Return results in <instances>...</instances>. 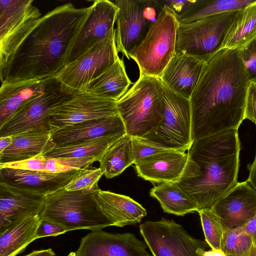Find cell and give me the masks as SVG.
Listing matches in <instances>:
<instances>
[{
  "instance_id": "ee69618b",
  "label": "cell",
  "mask_w": 256,
  "mask_h": 256,
  "mask_svg": "<svg viewBox=\"0 0 256 256\" xmlns=\"http://www.w3.org/2000/svg\"><path fill=\"white\" fill-rule=\"evenodd\" d=\"M249 176L246 182L256 192V154L253 162L248 166Z\"/></svg>"
},
{
  "instance_id": "d6986e66",
  "label": "cell",
  "mask_w": 256,
  "mask_h": 256,
  "mask_svg": "<svg viewBox=\"0 0 256 256\" xmlns=\"http://www.w3.org/2000/svg\"><path fill=\"white\" fill-rule=\"evenodd\" d=\"M118 134H126V132L124 123L117 114L56 130L51 132V138L56 147H64Z\"/></svg>"
},
{
  "instance_id": "e0dca14e",
  "label": "cell",
  "mask_w": 256,
  "mask_h": 256,
  "mask_svg": "<svg viewBox=\"0 0 256 256\" xmlns=\"http://www.w3.org/2000/svg\"><path fill=\"white\" fill-rule=\"evenodd\" d=\"M46 196L0 182V234L18 221L40 215Z\"/></svg>"
},
{
  "instance_id": "277c9868",
  "label": "cell",
  "mask_w": 256,
  "mask_h": 256,
  "mask_svg": "<svg viewBox=\"0 0 256 256\" xmlns=\"http://www.w3.org/2000/svg\"><path fill=\"white\" fill-rule=\"evenodd\" d=\"M162 82L160 78L140 75L116 102L126 134L143 137L154 132L164 118Z\"/></svg>"
},
{
  "instance_id": "f6af8a7d",
  "label": "cell",
  "mask_w": 256,
  "mask_h": 256,
  "mask_svg": "<svg viewBox=\"0 0 256 256\" xmlns=\"http://www.w3.org/2000/svg\"><path fill=\"white\" fill-rule=\"evenodd\" d=\"M198 253L202 256H227L221 249H212L206 251L205 248H200Z\"/></svg>"
},
{
  "instance_id": "7dc6e473",
  "label": "cell",
  "mask_w": 256,
  "mask_h": 256,
  "mask_svg": "<svg viewBox=\"0 0 256 256\" xmlns=\"http://www.w3.org/2000/svg\"><path fill=\"white\" fill-rule=\"evenodd\" d=\"M13 138V136H7L0 138V153L12 144Z\"/></svg>"
},
{
  "instance_id": "9c48e42d",
  "label": "cell",
  "mask_w": 256,
  "mask_h": 256,
  "mask_svg": "<svg viewBox=\"0 0 256 256\" xmlns=\"http://www.w3.org/2000/svg\"><path fill=\"white\" fill-rule=\"evenodd\" d=\"M116 28L106 38L72 62L55 76L61 89L69 94L84 92L91 80L100 76L118 58Z\"/></svg>"
},
{
  "instance_id": "7c38bea8",
  "label": "cell",
  "mask_w": 256,
  "mask_h": 256,
  "mask_svg": "<svg viewBox=\"0 0 256 256\" xmlns=\"http://www.w3.org/2000/svg\"><path fill=\"white\" fill-rule=\"evenodd\" d=\"M118 114L116 102L86 92L74 94L50 116L51 132L86 120Z\"/></svg>"
},
{
  "instance_id": "603a6c76",
  "label": "cell",
  "mask_w": 256,
  "mask_h": 256,
  "mask_svg": "<svg viewBox=\"0 0 256 256\" xmlns=\"http://www.w3.org/2000/svg\"><path fill=\"white\" fill-rule=\"evenodd\" d=\"M52 78L2 82L0 88V125L20 107L42 94Z\"/></svg>"
},
{
  "instance_id": "f546056e",
  "label": "cell",
  "mask_w": 256,
  "mask_h": 256,
  "mask_svg": "<svg viewBox=\"0 0 256 256\" xmlns=\"http://www.w3.org/2000/svg\"><path fill=\"white\" fill-rule=\"evenodd\" d=\"M125 134L108 136L73 146L55 147L46 154L44 156L54 158L88 157L101 158L106 151Z\"/></svg>"
},
{
  "instance_id": "6da1fadb",
  "label": "cell",
  "mask_w": 256,
  "mask_h": 256,
  "mask_svg": "<svg viewBox=\"0 0 256 256\" xmlns=\"http://www.w3.org/2000/svg\"><path fill=\"white\" fill-rule=\"evenodd\" d=\"M249 84L238 48L222 50L206 63L190 99L194 141L238 130Z\"/></svg>"
},
{
  "instance_id": "83f0119b",
  "label": "cell",
  "mask_w": 256,
  "mask_h": 256,
  "mask_svg": "<svg viewBox=\"0 0 256 256\" xmlns=\"http://www.w3.org/2000/svg\"><path fill=\"white\" fill-rule=\"evenodd\" d=\"M150 195L156 199L163 210L168 214L184 216L200 210L196 202L176 184H158L150 190Z\"/></svg>"
},
{
  "instance_id": "74e56055",
  "label": "cell",
  "mask_w": 256,
  "mask_h": 256,
  "mask_svg": "<svg viewBox=\"0 0 256 256\" xmlns=\"http://www.w3.org/2000/svg\"><path fill=\"white\" fill-rule=\"evenodd\" d=\"M46 158L44 155H40L24 160L0 164V168H7L46 172Z\"/></svg>"
},
{
  "instance_id": "d590c367",
  "label": "cell",
  "mask_w": 256,
  "mask_h": 256,
  "mask_svg": "<svg viewBox=\"0 0 256 256\" xmlns=\"http://www.w3.org/2000/svg\"><path fill=\"white\" fill-rule=\"evenodd\" d=\"M238 49L250 82L256 84V38Z\"/></svg>"
},
{
  "instance_id": "ffe728a7",
  "label": "cell",
  "mask_w": 256,
  "mask_h": 256,
  "mask_svg": "<svg viewBox=\"0 0 256 256\" xmlns=\"http://www.w3.org/2000/svg\"><path fill=\"white\" fill-rule=\"evenodd\" d=\"M80 170L74 169L62 172L52 173L0 168V182L46 196L64 188Z\"/></svg>"
},
{
  "instance_id": "52a82bcc",
  "label": "cell",
  "mask_w": 256,
  "mask_h": 256,
  "mask_svg": "<svg viewBox=\"0 0 256 256\" xmlns=\"http://www.w3.org/2000/svg\"><path fill=\"white\" fill-rule=\"evenodd\" d=\"M178 24L175 14L164 6L160 16L144 39L128 54L138 66L140 75L160 78L175 54Z\"/></svg>"
},
{
  "instance_id": "3957f363",
  "label": "cell",
  "mask_w": 256,
  "mask_h": 256,
  "mask_svg": "<svg viewBox=\"0 0 256 256\" xmlns=\"http://www.w3.org/2000/svg\"><path fill=\"white\" fill-rule=\"evenodd\" d=\"M240 150L236 130L194 140L188 150L194 162L190 172L176 184L200 210L211 208L238 182Z\"/></svg>"
},
{
  "instance_id": "1f68e13d",
  "label": "cell",
  "mask_w": 256,
  "mask_h": 256,
  "mask_svg": "<svg viewBox=\"0 0 256 256\" xmlns=\"http://www.w3.org/2000/svg\"><path fill=\"white\" fill-rule=\"evenodd\" d=\"M256 0H194L188 10L178 18L180 24H188L216 14L238 10Z\"/></svg>"
},
{
  "instance_id": "8992f818",
  "label": "cell",
  "mask_w": 256,
  "mask_h": 256,
  "mask_svg": "<svg viewBox=\"0 0 256 256\" xmlns=\"http://www.w3.org/2000/svg\"><path fill=\"white\" fill-rule=\"evenodd\" d=\"M239 10L216 14L188 24L179 23L175 52L208 62L222 50Z\"/></svg>"
},
{
  "instance_id": "bcb514c9",
  "label": "cell",
  "mask_w": 256,
  "mask_h": 256,
  "mask_svg": "<svg viewBox=\"0 0 256 256\" xmlns=\"http://www.w3.org/2000/svg\"><path fill=\"white\" fill-rule=\"evenodd\" d=\"M24 256H56L52 248L34 250Z\"/></svg>"
},
{
  "instance_id": "4fadbf2b",
  "label": "cell",
  "mask_w": 256,
  "mask_h": 256,
  "mask_svg": "<svg viewBox=\"0 0 256 256\" xmlns=\"http://www.w3.org/2000/svg\"><path fill=\"white\" fill-rule=\"evenodd\" d=\"M90 13L69 49L66 66L104 39L114 28L118 8L112 1L94 0Z\"/></svg>"
},
{
  "instance_id": "b9f144b4",
  "label": "cell",
  "mask_w": 256,
  "mask_h": 256,
  "mask_svg": "<svg viewBox=\"0 0 256 256\" xmlns=\"http://www.w3.org/2000/svg\"><path fill=\"white\" fill-rule=\"evenodd\" d=\"M160 1L163 6L168 8L178 18L188 10L194 0H160Z\"/></svg>"
},
{
  "instance_id": "d6a6232c",
  "label": "cell",
  "mask_w": 256,
  "mask_h": 256,
  "mask_svg": "<svg viewBox=\"0 0 256 256\" xmlns=\"http://www.w3.org/2000/svg\"><path fill=\"white\" fill-rule=\"evenodd\" d=\"M254 246L250 236L242 227L233 229H224L221 250L227 256L242 254Z\"/></svg>"
},
{
  "instance_id": "9a60e30c",
  "label": "cell",
  "mask_w": 256,
  "mask_h": 256,
  "mask_svg": "<svg viewBox=\"0 0 256 256\" xmlns=\"http://www.w3.org/2000/svg\"><path fill=\"white\" fill-rule=\"evenodd\" d=\"M138 176L152 184H177L188 176L193 161L188 153L166 150L136 160Z\"/></svg>"
},
{
  "instance_id": "484cf974",
  "label": "cell",
  "mask_w": 256,
  "mask_h": 256,
  "mask_svg": "<svg viewBox=\"0 0 256 256\" xmlns=\"http://www.w3.org/2000/svg\"><path fill=\"white\" fill-rule=\"evenodd\" d=\"M38 8L33 4L26 14L0 34V76L4 73L10 60L20 43L42 17Z\"/></svg>"
},
{
  "instance_id": "4dcf8cb0",
  "label": "cell",
  "mask_w": 256,
  "mask_h": 256,
  "mask_svg": "<svg viewBox=\"0 0 256 256\" xmlns=\"http://www.w3.org/2000/svg\"><path fill=\"white\" fill-rule=\"evenodd\" d=\"M99 162L108 178L120 175L134 164L131 136L126 134L119 139L106 151Z\"/></svg>"
},
{
  "instance_id": "8fae6325",
  "label": "cell",
  "mask_w": 256,
  "mask_h": 256,
  "mask_svg": "<svg viewBox=\"0 0 256 256\" xmlns=\"http://www.w3.org/2000/svg\"><path fill=\"white\" fill-rule=\"evenodd\" d=\"M139 228L153 256H202L198 250L206 247L204 242L192 236L172 220L146 221Z\"/></svg>"
},
{
  "instance_id": "ab89813d",
  "label": "cell",
  "mask_w": 256,
  "mask_h": 256,
  "mask_svg": "<svg viewBox=\"0 0 256 256\" xmlns=\"http://www.w3.org/2000/svg\"><path fill=\"white\" fill-rule=\"evenodd\" d=\"M244 119L256 124V84L250 82L246 95Z\"/></svg>"
},
{
  "instance_id": "cb8c5ba5",
  "label": "cell",
  "mask_w": 256,
  "mask_h": 256,
  "mask_svg": "<svg viewBox=\"0 0 256 256\" xmlns=\"http://www.w3.org/2000/svg\"><path fill=\"white\" fill-rule=\"evenodd\" d=\"M13 137L12 144L0 153V164L44 155L56 147L51 138V132H25Z\"/></svg>"
},
{
  "instance_id": "f1b7e54d",
  "label": "cell",
  "mask_w": 256,
  "mask_h": 256,
  "mask_svg": "<svg viewBox=\"0 0 256 256\" xmlns=\"http://www.w3.org/2000/svg\"><path fill=\"white\" fill-rule=\"evenodd\" d=\"M256 38V0L239 10L222 49L239 48Z\"/></svg>"
},
{
  "instance_id": "4316f807",
  "label": "cell",
  "mask_w": 256,
  "mask_h": 256,
  "mask_svg": "<svg viewBox=\"0 0 256 256\" xmlns=\"http://www.w3.org/2000/svg\"><path fill=\"white\" fill-rule=\"evenodd\" d=\"M41 220L37 215L18 221L0 234V256H16L36 240Z\"/></svg>"
},
{
  "instance_id": "ba28073f",
  "label": "cell",
  "mask_w": 256,
  "mask_h": 256,
  "mask_svg": "<svg viewBox=\"0 0 256 256\" xmlns=\"http://www.w3.org/2000/svg\"><path fill=\"white\" fill-rule=\"evenodd\" d=\"M162 85V122L142 138L166 150L185 152L194 142L190 100Z\"/></svg>"
},
{
  "instance_id": "7a4b0ae2",
  "label": "cell",
  "mask_w": 256,
  "mask_h": 256,
  "mask_svg": "<svg viewBox=\"0 0 256 256\" xmlns=\"http://www.w3.org/2000/svg\"><path fill=\"white\" fill-rule=\"evenodd\" d=\"M91 10L68 3L42 16L13 54L1 83L55 77Z\"/></svg>"
},
{
  "instance_id": "ac0fdd59",
  "label": "cell",
  "mask_w": 256,
  "mask_h": 256,
  "mask_svg": "<svg viewBox=\"0 0 256 256\" xmlns=\"http://www.w3.org/2000/svg\"><path fill=\"white\" fill-rule=\"evenodd\" d=\"M113 2L119 8L116 22L117 50L129 60L130 52L140 44L152 26L144 16L142 0Z\"/></svg>"
},
{
  "instance_id": "5b68a950",
  "label": "cell",
  "mask_w": 256,
  "mask_h": 256,
  "mask_svg": "<svg viewBox=\"0 0 256 256\" xmlns=\"http://www.w3.org/2000/svg\"><path fill=\"white\" fill-rule=\"evenodd\" d=\"M94 192L64 188L46 195L40 219L58 224L66 232L78 229L94 231L113 226L96 202Z\"/></svg>"
},
{
  "instance_id": "2e32d148",
  "label": "cell",
  "mask_w": 256,
  "mask_h": 256,
  "mask_svg": "<svg viewBox=\"0 0 256 256\" xmlns=\"http://www.w3.org/2000/svg\"><path fill=\"white\" fill-rule=\"evenodd\" d=\"M210 209L224 229L242 227L256 214V192L246 180L238 182Z\"/></svg>"
},
{
  "instance_id": "d4e9b609",
  "label": "cell",
  "mask_w": 256,
  "mask_h": 256,
  "mask_svg": "<svg viewBox=\"0 0 256 256\" xmlns=\"http://www.w3.org/2000/svg\"><path fill=\"white\" fill-rule=\"evenodd\" d=\"M132 84L124 60L119 58L100 76L91 80L84 92L117 102Z\"/></svg>"
},
{
  "instance_id": "44dd1931",
  "label": "cell",
  "mask_w": 256,
  "mask_h": 256,
  "mask_svg": "<svg viewBox=\"0 0 256 256\" xmlns=\"http://www.w3.org/2000/svg\"><path fill=\"white\" fill-rule=\"evenodd\" d=\"M206 62L194 56L175 52L160 79L172 91L190 99Z\"/></svg>"
},
{
  "instance_id": "c3c4849f",
  "label": "cell",
  "mask_w": 256,
  "mask_h": 256,
  "mask_svg": "<svg viewBox=\"0 0 256 256\" xmlns=\"http://www.w3.org/2000/svg\"><path fill=\"white\" fill-rule=\"evenodd\" d=\"M227 256H256V246H253L250 250L242 254Z\"/></svg>"
},
{
  "instance_id": "f35d334b",
  "label": "cell",
  "mask_w": 256,
  "mask_h": 256,
  "mask_svg": "<svg viewBox=\"0 0 256 256\" xmlns=\"http://www.w3.org/2000/svg\"><path fill=\"white\" fill-rule=\"evenodd\" d=\"M164 6L158 0H142V10L144 18L152 26L160 16Z\"/></svg>"
},
{
  "instance_id": "7bdbcfd3",
  "label": "cell",
  "mask_w": 256,
  "mask_h": 256,
  "mask_svg": "<svg viewBox=\"0 0 256 256\" xmlns=\"http://www.w3.org/2000/svg\"><path fill=\"white\" fill-rule=\"evenodd\" d=\"M252 238L254 246H256V214L245 225L242 227Z\"/></svg>"
},
{
  "instance_id": "836d02e7",
  "label": "cell",
  "mask_w": 256,
  "mask_h": 256,
  "mask_svg": "<svg viewBox=\"0 0 256 256\" xmlns=\"http://www.w3.org/2000/svg\"><path fill=\"white\" fill-rule=\"evenodd\" d=\"M199 214L206 241L212 249H221L224 228L220 220L210 208H202Z\"/></svg>"
},
{
  "instance_id": "30bf717a",
  "label": "cell",
  "mask_w": 256,
  "mask_h": 256,
  "mask_svg": "<svg viewBox=\"0 0 256 256\" xmlns=\"http://www.w3.org/2000/svg\"><path fill=\"white\" fill-rule=\"evenodd\" d=\"M72 95L62 91L60 82L52 78L42 94L20 107L0 125V138L30 132H51L52 114Z\"/></svg>"
},
{
  "instance_id": "7402d4cb",
  "label": "cell",
  "mask_w": 256,
  "mask_h": 256,
  "mask_svg": "<svg viewBox=\"0 0 256 256\" xmlns=\"http://www.w3.org/2000/svg\"><path fill=\"white\" fill-rule=\"evenodd\" d=\"M94 198L104 215L113 226L124 227L139 223L146 216V211L130 198L99 189Z\"/></svg>"
},
{
  "instance_id": "e575fe53",
  "label": "cell",
  "mask_w": 256,
  "mask_h": 256,
  "mask_svg": "<svg viewBox=\"0 0 256 256\" xmlns=\"http://www.w3.org/2000/svg\"><path fill=\"white\" fill-rule=\"evenodd\" d=\"M104 174V172L100 168L88 167L82 169L64 189L68 191L94 192L100 189L98 183Z\"/></svg>"
},
{
  "instance_id": "60d3db41",
  "label": "cell",
  "mask_w": 256,
  "mask_h": 256,
  "mask_svg": "<svg viewBox=\"0 0 256 256\" xmlns=\"http://www.w3.org/2000/svg\"><path fill=\"white\" fill-rule=\"evenodd\" d=\"M66 232L62 226L48 220H41L36 230V237L38 239L46 236H56Z\"/></svg>"
},
{
  "instance_id": "5bb4252c",
  "label": "cell",
  "mask_w": 256,
  "mask_h": 256,
  "mask_svg": "<svg viewBox=\"0 0 256 256\" xmlns=\"http://www.w3.org/2000/svg\"><path fill=\"white\" fill-rule=\"evenodd\" d=\"M146 244L130 232L94 230L82 238L74 256H152Z\"/></svg>"
},
{
  "instance_id": "8d00e7d4",
  "label": "cell",
  "mask_w": 256,
  "mask_h": 256,
  "mask_svg": "<svg viewBox=\"0 0 256 256\" xmlns=\"http://www.w3.org/2000/svg\"><path fill=\"white\" fill-rule=\"evenodd\" d=\"M131 137L132 156L134 162L137 160L156 153L168 150L147 141L142 138Z\"/></svg>"
}]
</instances>
